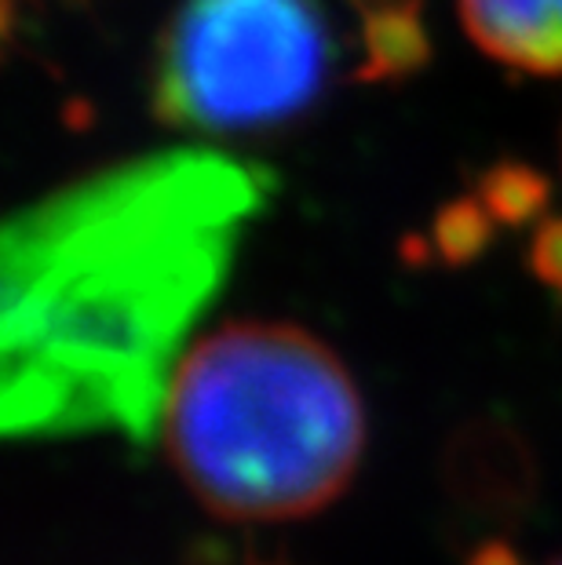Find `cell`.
<instances>
[{
	"mask_svg": "<svg viewBox=\"0 0 562 565\" xmlns=\"http://www.w3.org/2000/svg\"><path fill=\"white\" fill-rule=\"evenodd\" d=\"M271 198L220 150H161L26 204L0 248V427L8 438L147 445L194 321Z\"/></svg>",
	"mask_w": 562,
	"mask_h": 565,
	"instance_id": "1",
	"label": "cell"
},
{
	"mask_svg": "<svg viewBox=\"0 0 562 565\" xmlns=\"http://www.w3.org/2000/svg\"><path fill=\"white\" fill-rule=\"evenodd\" d=\"M161 430L190 492L234 522L326 508L365 449L354 380L289 321H226L198 340L172 372Z\"/></svg>",
	"mask_w": 562,
	"mask_h": 565,
	"instance_id": "2",
	"label": "cell"
},
{
	"mask_svg": "<svg viewBox=\"0 0 562 565\" xmlns=\"http://www.w3.org/2000/svg\"><path fill=\"white\" fill-rule=\"evenodd\" d=\"M329 66L318 0H183L161 33L150 106L169 128L245 136L300 117Z\"/></svg>",
	"mask_w": 562,
	"mask_h": 565,
	"instance_id": "3",
	"label": "cell"
},
{
	"mask_svg": "<svg viewBox=\"0 0 562 565\" xmlns=\"http://www.w3.org/2000/svg\"><path fill=\"white\" fill-rule=\"evenodd\" d=\"M457 8L489 58L537 77L562 74V0H457Z\"/></svg>",
	"mask_w": 562,
	"mask_h": 565,
	"instance_id": "4",
	"label": "cell"
},
{
	"mask_svg": "<svg viewBox=\"0 0 562 565\" xmlns=\"http://www.w3.org/2000/svg\"><path fill=\"white\" fill-rule=\"evenodd\" d=\"M432 58V33L424 26L421 0L373 11L362 26V66L358 81H405Z\"/></svg>",
	"mask_w": 562,
	"mask_h": 565,
	"instance_id": "5",
	"label": "cell"
},
{
	"mask_svg": "<svg viewBox=\"0 0 562 565\" xmlns=\"http://www.w3.org/2000/svg\"><path fill=\"white\" fill-rule=\"evenodd\" d=\"M475 198L486 204L497 226H530L552 201V179L533 164L497 161L478 175Z\"/></svg>",
	"mask_w": 562,
	"mask_h": 565,
	"instance_id": "6",
	"label": "cell"
},
{
	"mask_svg": "<svg viewBox=\"0 0 562 565\" xmlns=\"http://www.w3.org/2000/svg\"><path fill=\"white\" fill-rule=\"evenodd\" d=\"M497 220L486 212V204L475 194L449 201L446 209L435 215L432 231V256L446 267H468L483 252L494 245Z\"/></svg>",
	"mask_w": 562,
	"mask_h": 565,
	"instance_id": "7",
	"label": "cell"
},
{
	"mask_svg": "<svg viewBox=\"0 0 562 565\" xmlns=\"http://www.w3.org/2000/svg\"><path fill=\"white\" fill-rule=\"evenodd\" d=\"M530 270H533L537 281L562 296V215H555V220H544L533 231Z\"/></svg>",
	"mask_w": 562,
	"mask_h": 565,
	"instance_id": "8",
	"label": "cell"
},
{
	"mask_svg": "<svg viewBox=\"0 0 562 565\" xmlns=\"http://www.w3.org/2000/svg\"><path fill=\"white\" fill-rule=\"evenodd\" d=\"M351 4L362 11V19H365V15H373V11H384V8L402 4V0H351Z\"/></svg>",
	"mask_w": 562,
	"mask_h": 565,
	"instance_id": "9",
	"label": "cell"
},
{
	"mask_svg": "<svg viewBox=\"0 0 562 565\" xmlns=\"http://www.w3.org/2000/svg\"><path fill=\"white\" fill-rule=\"evenodd\" d=\"M555 565H562V562H555Z\"/></svg>",
	"mask_w": 562,
	"mask_h": 565,
	"instance_id": "10",
	"label": "cell"
}]
</instances>
